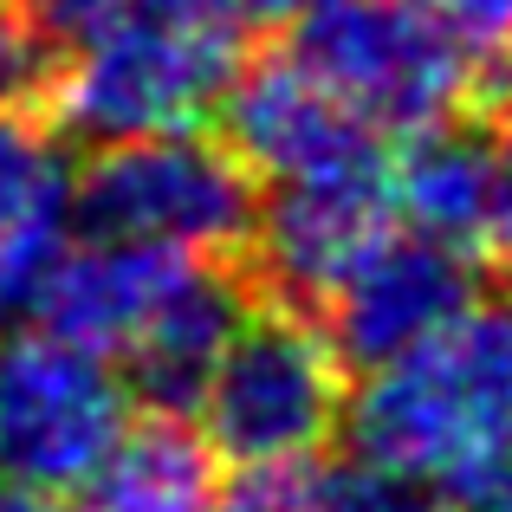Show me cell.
Masks as SVG:
<instances>
[{
	"mask_svg": "<svg viewBox=\"0 0 512 512\" xmlns=\"http://www.w3.org/2000/svg\"><path fill=\"white\" fill-rule=\"evenodd\" d=\"M344 428L363 461L422 480L454 512H512V305L474 299L435 338L370 363Z\"/></svg>",
	"mask_w": 512,
	"mask_h": 512,
	"instance_id": "6da1fadb",
	"label": "cell"
},
{
	"mask_svg": "<svg viewBox=\"0 0 512 512\" xmlns=\"http://www.w3.org/2000/svg\"><path fill=\"white\" fill-rule=\"evenodd\" d=\"M52 72V111L91 150L201 130L253 59L247 0H117Z\"/></svg>",
	"mask_w": 512,
	"mask_h": 512,
	"instance_id": "7a4b0ae2",
	"label": "cell"
},
{
	"mask_svg": "<svg viewBox=\"0 0 512 512\" xmlns=\"http://www.w3.org/2000/svg\"><path fill=\"white\" fill-rule=\"evenodd\" d=\"M344 396L350 376L325 325L273 305L234 325L188 415L214 461H234L240 474H286L325 454V441L344 428Z\"/></svg>",
	"mask_w": 512,
	"mask_h": 512,
	"instance_id": "3957f363",
	"label": "cell"
},
{
	"mask_svg": "<svg viewBox=\"0 0 512 512\" xmlns=\"http://www.w3.org/2000/svg\"><path fill=\"white\" fill-rule=\"evenodd\" d=\"M253 214H260V182L240 169L227 143L201 130L104 143L85 175H72V221H85V234L188 253V260L240 253Z\"/></svg>",
	"mask_w": 512,
	"mask_h": 512,
	"instance_id": "277c9868",
	"label": "cell"
},
{
	"mask_svg": "<svg viewBox=\"0 0 512 512\" xmlns=\"http://www.w3.org/2000/svg\"><path fill=\"white\" fill-rule=\"evenodd\" d=\"M292 59L376 137L448 124L474 98V59L422 0H305Z\"/></svg>",
	"mask_w": 512,
	"mask_h": 512,
	"instance_id": "5b68a950",
	"label": "cell"
},
{
	"mask_svg": "<svg viewBox=\"0 0 512 512\" xmlns=\"http://www.w3.org/2000/svg\"><path fill=\"white\" fill-rule=\"evenodd\" d=\"M130 422V383L111 357L46 325L0 338V487L72 500Z\"/></svg>",
	"mask_w": 512,
	"mask_h": 512,
	"instance_id": "8992f818",
	"label": "cell"
},
{
	"mask_svg": "<svg viewBox=\"0 0 512 512\" xmlns=\"http://www.w3.org/2000/svg\"><path fill=\"white\" fill-rule=\"evenodd\" d=\"M227 150L253 182H338V175H383L389 137H376L363 117H350L292 52L247 59L221 98Z\"/></svg>",
	"mask_w": 512,
	"mask_h": 512,
	"instance_id": "52a82bcc",
	"label": "cell"
},
{
	"mask_svg": "<svg viewBox=\"0 0 512 512\" xmlns=\"http://www.w3.org/2000/svg\"><path fill=\"white\" fill-rule=\"evenodd\" d=\"M474 299H480L474 260L461 247L389 221L363 247V260L325 292L318 312H325V338L344 357V370H370V363H389L409 344L435 338Z\"/></svg>",
	"mask_w": 512,
	"mask_h": 512,
	"instance_id": "ba28073f",
	"label": "cell"
},
{
	"mask_svg": "<svg viewBox=\"0 0 512 512\" xmlns=\"http://www.w3.org/2000/svg\"><path fill=\"white\" fill-rule=\"evenodd\" d=\"M389 175V169H383ZM383 175H338V182H286L253 214V273L279 305L305 312L325 305L350 266L363 260L376 234L389 227V188Z\"/></svg>",
	"mask_w": 512,
	"mask_h": 512,
	"instance_id": "9c48e42d",
	"label": "cell"
},
{
	"mask_svg": "<svg viewBox=\"0 0 512 512\" xmlns=\"http://www.w3.org/2000/svg\"><path fill=\"white\" fill-rule=\"evenodd\" d=\"M188 253H156V247H130V240H65V253L52 260V273L33 292V325L59 331V338L98 350V357L124 363L137 338L150 331V318L169 305V292L182 286Z\"/></svg>",
	"mask_w": 512,
	"mask_h": 512,
	"instance_id": "30bf717a",
	"label": "cell"
},
{
	"mask_svg": "<svg viewBox=\"0 0 512 512\" xmlns=\"http://www.w3.org/2000/svg\"><path fill=\"white\" fill-rule=\"evenodd\" d=\"M72 163L39 111H0V312H26L72 234Z\"/></svg>",
	"mask_w": 512,
	"mask_h": 512,
	"instance_id": "8fae6325",
	"label": "cell"
},
{
	"mask_svg": "<svg viewBox=\"0 0 512 512\" xmlns=\"http://www.w3.org/2000/svg\"><path fill=\"white\" fill-rule=\"evenodd\" d=\"M389 221L409 234L448 240L474 253L487 234V201H493V143L467 130L461 117L409 130L402 150H389Z\"/></svg>",
	"mask_w": 512,
	"mask_h": 512,
	"instance_id": "7c38bea8",
	"label": "cell"
},
{
	"mask_svg": "<svg viewBox=\"0 0 512 512\" xmlns=\"http://www.w3.org/2000/svg\"><path fill=\"white\" fill-rule=\"evenodd\" d=\"M240 318H247V286H240L221 260H195L117 370H124V383L143 389L163 415H188L201 376L214 370V357L234 338Z\"/></svg>",
	"mask_w": 512,
	"mask_h": 512,
	"instance_id": "4fadbf2b",
	"label": "cell"
},
{
	"mask_svg": "<svg viewBox=\"0 0 512 512\" xmlns=\"http://www.w3.org/2000/svg\"><path fill=\"white\" fill-rule=\"evenodd\" d=\"M85 512H208L221 480H214V454L175 415L156 422H130L124 441L111 448V461L91 480Z\"/></svg>",
	"mask_w": 512,
	"mask_h": 512,
	"instance_id": "5bb4252c",
	"label": "cell"
},
{
	"mask_svg": "<svg viewBox=\"0 0 512 512\" xmlns=\"http://www.w3.org/2000/svg\"><path fill=\"white\" fill-rule=\"evenodd\" d=\"M474 59V91L512 111V0H422Z\"/></svg>",
	"mask_w": 512,
	"mask_h": 512,
	"instance_id": "9a60e30c",
	"label": "cell"
},
{
	"mask_svg": "<svg viewBox=\"0 0 512 512\" xmlns=\"http://www.w3.org/2000/svg\"><path fill=\"white\" fill-rule=\"evenodd\" d=\"M318 480V506L325 512H454L441 493H428L422 480L396 474V467L383 461H363V454H350V461L325 467Z\"/></svg>",
	"mask_w": 512,
	"mask_h": 512,
	"instance_id": "2e32d148",
	"label": "cell"
},
{
	"mask_svg": "<svg viewBox=\"0 0 512 512\" xmlns=\"http://www.w3.org/2000/svg\"><path fill=\"white\" fill-rule=\"evenodd\" d=\"M52 72H59V39L0 7V111H39L52 98Z\"/></svg>",
	"mask_w": 512,
	"mask_h": 512,
	"instance_id": "e0dca14e",
	"label": "cell"
},
{
	"mask_svg": "<svg viewBox=\"0 0 512 512\" xmlns=\"http://www.w3.org/2000/svg\"><path fill=\"white\" fill-rule=\"evenodd\" d=\"M208 512H325V506H318V480L305 467H286V474H240L227 493H214Z\"/></svg>",
	"mask_w": 512,
	"mask_h": 512,
	"instance_id": "ac0fdd59",
	"label": "cell"
},
{
	"mask_svg": "<svg viewBox=\"0 0 512 512\" xmlns=\"http://www.w3.org/2000/svg\"><path fill=\"white\" fill-rule=\"evenodd\" d=\"M500 260V273L512 279V111H506V130L493 137V201H487V234H480Z\"/></svg>",
	"mask_w": 512,
	"mask_h": 512,
	"instance_id": "d6986e66",
	"label": "cell"
},
{
	"mask_svg": "<svg viewBox=\"0 0 512 512\" xmlns=\"http://www.w3.org/2000/svg\"><path fill=\"white\" fill-rule=\"evenodd\" d=\"M13 7H20V20L39 26L46 39H78L104 7H117V0H13Z\"/></svg>",
	"mask_w": 512,
	"mask_h": 512,
	"instance_id": "ffe728a7",
	"label": "cell"
},
{
	"mask_svg": "<svg viewBox=\"0 0 512 512\" xmlns=\"http://www.w3.org/2000/svg\"><path fill=\"white\" fill-rule=\"evenodd\" d=\"M0 7H7V0H0Z\"/></svg>",
	"mask_w": 512,
	"mask_h": 512,
	"instance_id": "44dd1931",
	"label": "cell"
}]
</instances>
